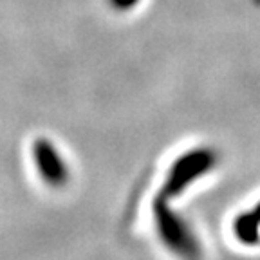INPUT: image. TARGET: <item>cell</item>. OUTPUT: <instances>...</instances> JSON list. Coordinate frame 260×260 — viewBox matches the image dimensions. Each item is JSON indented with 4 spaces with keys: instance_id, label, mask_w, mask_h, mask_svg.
Masks as SVG:
<instances>
[{
    "instance_id": "2",
    "label": "cell",
    "mask_w": 260,
    "mask_h": 260,
    "mask_svg": "<svg viewBox=\"0 0 260 260\" xmlns=\"http://www.w3.org/2000/svg\"><path fill=\"white\" fill-rule=\"evenodd\" d=\"M143 0H107V4L110 6V9L116 13H128L134 11L138 6H141Z\"/></svg>"
},
{
    "instance_id": "1",
    "label": "cell",
    "mask_w": 260,
    "mask_h": 260,
    "mask_svg": "<svg viewBox=\"0 0 260 260\" xmlns=\"http://www.w3.org/2000/svg\"><path fill=\"white\" fill-rule=\"evenodd\" d=\"M219 162V155L211 148H191L183 154H179L168 165L165 174V190L172 195L183 193L188 186L206 177Z\"/></svg>"
}]
</instances>
